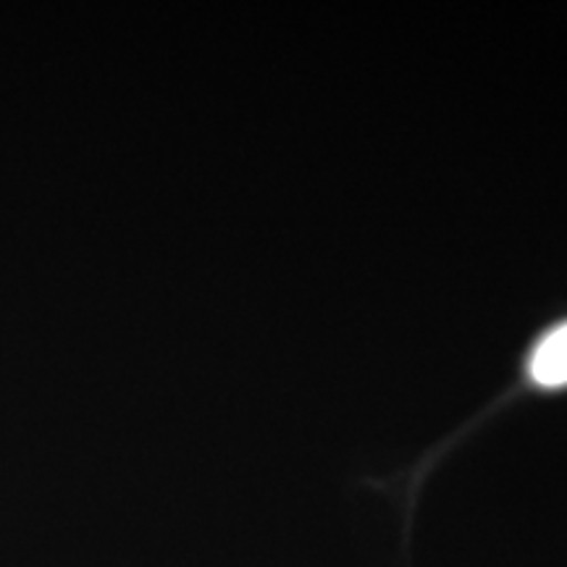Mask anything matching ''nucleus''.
I'll use <instances>...</instances> for the list:
<instances>
[{
    "instance_id": "f257e3e1",
    "label": "nucleus",
    "mask_w": 567,
    "mask_h": 567,
    "mask_svg": "<svg viewBox=\"0 0 567 567\" xmlns=\"http://www.w3.org/2000/svg\"><path fill=\"white\" fill-rule=\"evenodd\" d=\"M530 375L542 386L567 384V323L549 331L530 358Z\"/></svg>"
}]
</instances>
